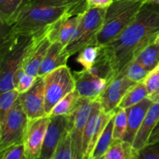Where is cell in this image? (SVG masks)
<instances>
[{"instance_id":"6da1fadb","label":"cell","mask_w":159,"mask_h":159,"mask_svg":"<svg viewBox=\"0 0 159 159\" xmlns=\"http://www.w3.org/2000/svg\"><path fill=\"white\" fill-rule=\"evenodd\" d=\"M158 36L159 5L148 2L119 37L102 46L111 61L116 77Z\"/></svg>"},{"instance_id":"7a4b0ae2","label":"cell","mask_w":159,"mask_h":159,"mask_svg":"<svg viewBox=\"0 0 159 159\" xmlns=\"http://www.w3.org/2000/svg\"><path fill=\"white\" fill-rule=\"evenodd\" d=\"M88 9L85 0H24L9 34L36 35L48 31L64 19Z\"/></svg>"},{"instance_id":"3957f363","label":"cell","mask_w":159,"mask_h":159,"mask_svg":"<svg viewBox=\"0 0 159 159\" xmlns=\"http://www.w3.org/2000/svg\"><path fill=\"white\" fill-rule=\"evenodd\" d=\"M40 34L25 35L6 32L2 36L0 93L16 89V74L22 68L26 54Z\"/></svg>"},{"instance_id":"277c9868","label":"cell","mask_w":159,"mask_h":159,"mask_svg":"<svg viewBox=\"0 0 159 159\" xmlns=\"http://www.w3.org/2000/svg\"><path fill=\"white\" fill-rule=\"evenodd\" d=\"M148 2L149 0H114L107 9L103 25L98 34L97 44L105 46L119 37Z\"/></svg>"},{"instance_id":"5b68a950","label":"cell","mask_w":159,"mask_h":159,"mask_svg":"<svg viewBox=\"0 0 159 159\" xmlns=\"http://www.w3.org/2000/svg\"><path fill=\"white\" fill-rule=\"evenodd\" d=\"M45 113L49 116L53 107L66 95L75 89L74 75L67 65L59 67L43 76Z\"/></svg>"},{"instance_id":"8992f818","label":"cell","mask_w":159,"mask_h":159,"mask_svg":"<svg viewBox=\"0 0 159 159\" xmlns=\"http://www.w3.org/2000/svg\"><path fill=\"white\" fill-rule=\"evenodd\" d=\"M107 9H87L81 22L80 34L79 37L65 47V51L70 57L78 54L85 47L97 44L98 34L103 25Z\"/></svg>"},{"instance_id":"52a82bcc","label":"cell","mask_w":159,"mask_h":159,"mask_svg":"<svg viewBox=\"0 0 159 159\" xmlns=\"http://www.w3.org/2000/svg\"><path fill=\"white\" fill-rule=\"evenodd\" d=\"M28 120L18 98L7 116L0 121V151L13 144L23 142Z\"/></svg>"},{"instance_id":"ba28073f","label":"cell","mask_w":159,"mask_h":159,"mask_svg":"<svg viewBox=\"0 0 159 159\" xmlns=\"http://www.w3.org/2000/svg\"><path fill=\"white\" fill-rule=\"evenodd\" d=\"M95 100L79 98L72 111L68 115V129L72 141L73 159H83L82 144L87 121Z\"/></svg>"},{"instance_id":"9c48e42d","label":"cell","mask_w":159,"mask_h":159,"mask_svg":"<svg viewBox=\"0 0 159 159\" xmlns=\"http://www.w3.org/2000/svg\"><path fill=\"white\" fill-rule=\"evenodd\" d=\"M115 112L107 113L101 108L99 99L93 102L91 113L87 121L83 136V159H91L95 147L106 126L114 116Z\"/></svg>"},{"instance_id":"30bf717a","label":"cell","mask_w":159,"mask_h":159,"mask_svg":"<svg viewBox=\"0 0 159 159\" xmlns=\"http://www.w3.org/2000/svg\"><path fill=\"white\" fill-rule=\"evenodd\" d=\"M49 121L50 116H44L28 120L27 127L23 138L26 159H38L40 158Z\"/></svg>"},{"instance_id":"8fae6325","label":"cell","mask_w":159,"mask_h":159,"mask_svg":"<svg viewBox=\"0 0 159 159\" xmlns=\"http://www.w3.org/2000/svg\"><path fill=\"white\" fill-rule=\"evenodd\" d=\"M135 84L124 74L112 79L99 98L102 110L107 113L116 111L124 95Z\"/></svg>"},{"instance_id":"7c38bea8","label":"cell","mask_w":159,"mask_h":159,"mask_svg":"<svg viewBox=\"0 0 159 159\" xmlns=\"http://www.w3.org/2000/svg\"><path fill=\"white\" fill-rule=\"evenodd\" d=\"M28 119L48 116L45 113V91L43 77L37 78L33 86L19 96Z\"/></svg>"},{"instance_id":"4fadbf2b","label":"cell","mask_w":159,"mask_h":159,"mask_svg":"<svg viewBox=\"0 0 159 159\" xmlns=\"http://www.w3.org/2000/svg\"><path fill=\"white\" fill-rule=\"evenodd\" d=\"M73 75L75 81V91L80 98L92 100L99 99L109 83L107 79L95 75L85 68L82 71H74Z\"/></svg>"},{"instance_id":"5bb4252c","label":"cell","mask_w":159,"mask_h":159,"mask_svg":"<svg viewBox=\"0 0 159 159\" xmlns=\"http://www.w3.org/2000/svg\"><path fill=\"white\" fill-rule=\"evenodd\" d=\"M68 116H50L40 158L53 159L59 141L68 127Z\"/></svg>"},{"instance_id":"9a60e30c","label":"cell","mask_w":159,"mask_h":159,"mask_svg":"<svg viewBox=\"0 0 159 159\" xmlns=\"http://www.w3.org/2000/svg\"><path fill=\"white\" fill-rule=\"evenodd\" d=\"M50 30L40 34L36 38L35 41L26 54L22 65V68L26 73L35 77H38V71L40 65L48 52V48L52 43L48 36Z\"/></svg>"},{"instance_id":"2e32d148","label":"cell","mask_w":159,"mask_h":159,"mask_svg":"<svg viewBox=\"0 0 159 159\" xmlns=\"http://www.w3.org/2000/svg\"><path fill=\"white\" fill-rule=\"evenodd\" d=\"M154 101L149 97L145 98L139 103L127 109V128L123 141L133 144L137 133L139 130L143 120L152 105Z\"/></svg>"},{"instance_id":"e0dca14e","label":"cell","mask_w":159,"mask_h":159,"mask_svg":"<svg viewBox=\"0 0 159 159\" xmlns=\"http://www.w3.org/2000/svg\"><path fill=\"white\" fill-rule=\"evenodd\" d=\"M159 120V101H154L143 120L139 130L134 141L133 148L138 153L140 150L145 147L149 138Z\"/></svg>"},{"instance_id":"ac0fdd59","label":"cell","mask_w":159,"mask_h":159,"mask_svg":"<svg viewBox=\"0 0 159 159\" xmlns=\"http://www.w3.org/2000/svg\"><path fill=\"white\" fill-rule=\"evenodd\" d=\"M69 57V54L65 51V47L61 42H52L40 65L38 76L43 77L53 70L67 65Z\"/></svg>"},{"instance_id":"d6986e66","label":"cell","mask_w":159,"mask_h":159,"mask_svg":"<svg viewBox=\"0 0 159 159\" xmlns=\"http://www.w3.org/2000/svg\"><path fill=\"white\" fill-rule=\"evenodd\" d=\"M138 153L132 144L123 140H114L102 159H138Z\"/></svg>"},{"instance_id":"ffe728a7","label":"cell","mask_w":159,"mask_h":159,"mask_svg":"<svg viewBox=\"0 0 159 159\" xmlns=\"http://www.w3.org/2000/svg\"><path fill=\"white\" fill-rule=\"evenodd\" d=\"M148 71L159 65V36L145 47L137 56L136 59Z\"/></svg>"},{"instance_id":"44dd1931","label":"cell","mask_w":159,"mask_h":159,"mask_svg":"<svg viewBox=\"0 0 159 159\" xmlns=\"http://www.w3.org/2000/svg\"><path fill=\"white\" fill-rule=\"evenodd\" d=\"M116 113V112H115ZM115 116V114H114ZM114 116L111 118L102 134L99 137L96 145L95 147L91 159H102V156L107 153L108 149L113 144V125H114Z\"/></svg>"},{"instance_id":"7402d4cb","label":"cell","mask_w":159,"mask_h":159,"mask_svg":"<svg viewBox=\"0 0 159 159\" xmlns=\"http://www.w3.org/2000/svg\"><path fill=\"white\" fill-rule=\"evenodd\" d=\"M147 97H148V93L144 83V81L138 82L134 85L124 95L119 105V108L128 109L139 103Z\"/></svg>"},{"instance_id":"603a6c76","label":"cell","mask_w":159,"mask_h":159,"mask_svg":"<svg viewBox=\"0 0 159 159\" xmlns=\"http://www.w3.org/2000/svg\"><path fill=\"white\" fill-rule=\"evenodd\" d=\"M24 0H0V21L2 26H10Z\"/></svg>"},{"instance_id":"cb8c5ba5","label":"cell","mask_w":159,"mask_h":159,"mask_svg":"<svg viewBox=\"0 0 159 159\" xmlns=\"http://www.w3.org/2000/svg\"><path fill=\"white\" fill-rule=\"evenodd\" d=\"M79 98L75 89L73 90L57 102L53 107L49 116H68L75 107Z\"/></svg>"},{"instance_id":"d4e9b609","label":"cell","mask_w":159,"mask_h":159,"mask_svg":"<svg viewBox=\"0 0 159 159\" xmlns=\"http://www.w3.org/2000/svg\"><path fill=\"white\" fill-rule=\"evenodd\" d=\"M100 46L93 44L82 48L76 57V61L80 64L85 69H89L93 67L99 55Z\"/></svg>"},{"instance_id":"484cf974","label":"cell","mask_w":159,"mask_h":159,"mask_svg":"<svg viewBox=\"0 0 159 159\" xmlns=\"http://www.w3.org/2000/svg\"><path fill=\"white\" fill-rule=\"evenodd\" d=\"M53 159H73L72 141L68 127L59 141Z\"/></svg>"},{"instance_id":"4316f807","label":"cell","mask_w":159,"mask_h":159,"mask_svg":"<svg viewBox=\"0 0 159 159\" xmlns=\"http://www.w3.org/2000/svg\"><path fill=\"white\" fill-rule=\"evenodd\" d=\"M20 93L18 90L14 89L1 93L0 95V121L2 120L10 112L14 104L18 99Z\"/></svg>"},{"instance_id":"83f0119b","label":"cell","mask_w":159,"mask_h":159,"mask_svg":"<svg viewBox=\"0 0 159 159\" xmlns=\"http://www.w3.org/2000/svg\"><path fill=\"white\" fill-rule=\"evenodd\" d=\"M127 128V109L119 108L116 110L113 125V139L122 140Z\"/></svg>"},{"instance_id":"f1b7e54d","label":"cell","mask_w":159,"mask_h":159,"mask_svg":"<svg viewBox=\"0 0 159 159\" xmlns=\"http://www.w3.org/2000/svg\"><path fill=\"white\" fill-rule=\"evenodd\" d=\"M149 71L137 60L130 62L122 73L127 76L130 80L133 81L135 83L143 82L146 78Z\"/></svg>"},{"instance_id":"f546056e","label":"cell","mask_w":159,"mask_h":159,"mask_svg":"<svg viewBox=\"0 0 159 159\" xmlns=\"http://www.w3.org/2000/svg\"><path fill=\"white\" fill-rule=\"evenodd\" d=\"M37 78L26 73L23 68H20L15 75L16 89L20 93H23L33 86Z\"/></svg>"},{"instance_id":"4dcf8cb0","label":"cell","mask_w":159,"mask_h":159,"mask_svg":"<svg viewBox=\"0 0 159 159\" xmlns=\"http://www.w3.org/2000/svg\"><path fill=\"white\" fill-rule=\"evenodd\" d=\"M148 97L151 99L159 93V65L148 72L144 80Z\"/></svg>"},{"instance_id":"1f68e13d","label":"cell","mask_w":159,"mask_h":159,"mask_svg":"<svg viewBox=\"0 0 159 159\" xmlns=\"http://www.w3.org/2000/svg\"><path fill=\"white\" fill-rule=\"evenodd\" d=\"M1 159H26L23 142L16 143L0 151Z\"/></svg>"},{"instance_id":"d6a6232c","label":"cell","mask_w":159,"mask_h":159,"mask_svg":"<svg viewBox=\"0 0 159 159\" xmlns=\"http://www.w3.org/2000/svg\"><path fill=\"white\" fill-rule=\"evenodd\" d=\"M138 159H159V141L148 144L140 150Z\"/></svg>"},{"instance_id":"836d02e7","label":"cell","mask_w":159,"mask_h":159,"mask_svg":"<svg viewBox=\"0 0 159 159\" xmlns=\"http://www.w3.org/2000/svg\"><path fill=\"white\" fill-rule=\"evenodd\" d=\"M89 9H107L114 0H85Z\"/></svg>"},{"instance_id":"e575fe53","label":"cell","mask_w":159,"mask_h":159,"mask_svg":"<svg viewBox=\"0 0 159 159\" xmlns=\"http://www.w3.org/2000/svg\"><path fill=\"white\" fill-rule=\"evenodd\" d=\"M158 141H159V120L158 123H157L156 126H155V127L154 128L150 138H149L147 145L148 144H154V143L158 142Z\"/></svg>"},{"instance_id":"d590c367","label":"cell","mask_w":159,"mask_h":159,"mask_svg":"<svg viewBox=\"0 0 159 159\" xmlns=\"http://www.w3.org/2000/svg\"><path fill=\"white\" fill-rule=\"evenodd\" d=\"M150 2H154V3H156V4L159 5V0H149Z\"/></svg>"},{"instance_id":"8d00e7d4","label":"cell","mask_w":159,"mask_h":159,"mask_svg":"<svg viewBox=\"0 0 159 159\" xmlns=\"http://www.w3.org/2000/svg\"><path fill=\"white\" fill-rule=\"evenodd\" d=\"M153 101H159V96H157V97L155 98V99H154Z\"/></svg>"},{"instance_id":"74e56055","label":"cell","mask_w":159,"mask_h":159,"mask_svg":"<svg viewBox=\"0 0 159 159\" xmlns=\"http://www.w3.org/2000/svg\"><path fill=\"white\" fill-rule=\"evenodd\" d=\"M159 96V93H158V95H157V96H155V97H154V98H153V99H152V100H154V99H155V98H156V97H157V96Z\"/></svg>"}]
</instances>
